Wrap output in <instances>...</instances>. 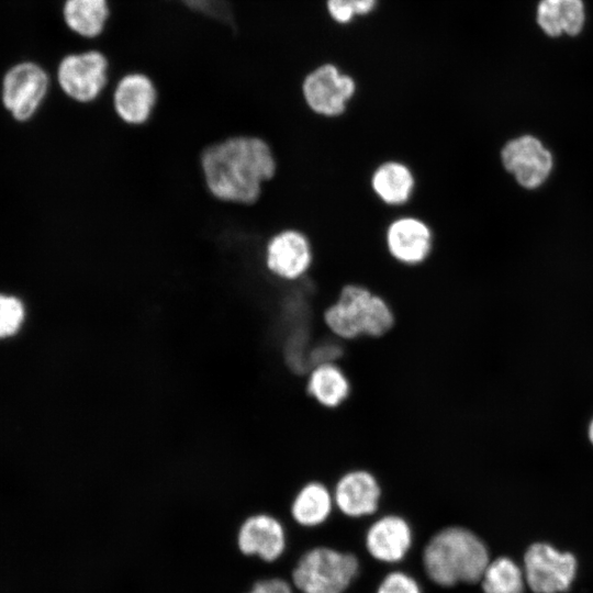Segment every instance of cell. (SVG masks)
<instances>
[{
    "instance_id": "6da1fadb",
    "label": "cell",
    "mask_w": 593,
    "mask_h": 593,
    "mask_svg": "<svg viewBox=\"0 0 593 593\" xmlns=\"http://www.w3.org/2000/svg\"><path fill=\"white\" fill-rule=\"evenodd\" d=\"M208 192L221 202L250 205L277 171L272 148L255 135H232L208 145L200 155Z\"/></svg>"
},
{
    "instance_id": "7a4b0ae2",
    "label": "cell",
    "mask_w": 593,
    "mask_h": 593,
    "mask_svg": "<svg viewBox=\"0 0 593 593\" xmlns=\"http://www.w3.org/2000/svg\"><path fill=\"white\" fill-rule=\"evenodd\" d=\"M423 562L435 583L451 586L480 581L489 564V553L484 542L470 529L448 526L428 540Z\"/></svg>"
},
{
    "instance_id": "3957f363",
    "label": "cell",
    "mask_w": 593,
    "mask_h": 593,
    "mask_svg": "<svg viewBox=\"0 0 593 593\" xmlns=\"http://www.w3.org/2000/svg\"><path fill=\"white\" fill-rule=\"evenodd\" d=\"M323 321L338 339L360 337L379 338L388 334L395 323L391 305L381 295L365 286L348 283L329 304Z\"/></svg>"
},
{
    "instance_id": "277c9868",
    "label": "cell",
    "mask_w": 593,
    "mask_h": 593,
    "mask_svg": "<svg viewBox=\"0 0 593 593\" xmlns=\"http://www.w3.org/2000/svg\"><path fill=\"white\" fill-rule=\"evenodd\" d=\"M54 86L69 101L88 105L109 89L112 61L98 45H82L64 53L52 68Z\"/></svg>"
},
{
    "instance_id": "5b68a950",
    "label": "cell",
    "mask_w": 593,
    "mask_h": 593,
    "mask_svg": "<svg viewBox=\"0 0 593 593\" xmlns=\"http://www.w3.org/2000/svg\"><path fill=\"white\" fill-rule=\"evenodd\" d=\"M55 89L52 69L35 58L11 63L0 77V104L16 122L32 120Z\"/></svg>"
},
{
    "instance_id": "8992f818",
    "label": "cell",
    "mask_w": 593,
    "mask_h": 593,
    "mask_svg": "<svg viewBox=\"0 0 593 593\" xmlns=\"http://www.w3.org/2000/svg\"><path fill=\"white\" fill-rule=\"evenodd\" d=\"M358 572L357 558L328 547L306 551L292 572L302 593H343Z\"/></svg>"
},
{
    "instance_id": "52a82bcc",
    "label": "cell",
    "mask_w": 593,
    "mask_h": 593,
    "mask_svg": "<svg viewBox=\"0 0 593 593\" xmlns=\"http://www.w3.org/2000/svg\"><path fill=\"white\" fill-rule=\"evenodd\" d=\"M111 107L115 116L130 126L150 121L159 101L154 77L142 68L124 70L111 87Z\"/></svg>"
},
{
    "instance_id": "ba28073f",
    "label": "cell",
    "mask_w": 593,
    "mask_h": 593,
    "mask_svg": "<svg viewBox=\"0 0 593 593\" xmlns=\"http://www.w3.org/2000/svg\"><path fill=\"white\" fill-rule=\"evenodd\" d=\"M524 561L526 581L535 593L566 592L575 577V558L548 544L532 545Z\"/></svg>"
},
{
    "instance_id": "9c48e42d",
    "label": "cell",
    "mask_w": 593,
    "mask_h": 593,
    "mask_svg": "<svg viewBox=\"0 0 593 593\" xmlns=\"http://www.w3.org/2000/svg\"><path fill=\"white\" fill-rule=\"evenodd\" d=\"M501 161L517 183L528 190L540 187L553 166L550 150L528 134L508 141L501 149Z\"/></svg>"
},
{
    "instance_id": "30bf717a",
    "label": "cell",
    "mask_w": 593,
    "mask_h": 593,
    "mask_svg": "<svg viewBox=\"0 0 593 593\" xmlns=\"http://www.w3.org/2000/svg\"><path fill=\"white\" fill-rule=\"evenodd\" d=\"M312 261V245L299 230H281L265 245V266L268 272L280 280L295 281L302 278L311 268Z\"/></svg>"
},
{
    "instance_id": "8fae6325",
    "label": "cell",
    "mask_w": 593,
    "mask_h": 593,
    "mask_svg": "<svg viewBox=\"0 0 593 593\" xmlns=\"http://www.w3.org/2000/svg\"><path fill=\"white\" fill-rule=\"evenodd\" d=\"M335 508L349 518L377 513L382 500V485L377 475L365 468L343 472L332 486Z\"/></svg>"
},
{
    "instance_id": "7c38bea8",
    "label": "cell",
    "mask_w": 593,
    "mask_h": 593,
    "mask_svg": "<svg viewBox=\"0 0 593 593\" xmlns=\"http://www.w3.org/2000/svg\"><path fill=\"white\" fill-rule=\"evenodd\" d=\"M355 89L350 77L340 74L332 65H324L305 78L303 97L314 113L334 118L344 113Z\"/></svg>"
},
{
    "instance_id": "4fadbf2b",
    "label": "cell",
    "mask_w": 593,
    "mask_h": 593,
    "mask_svg": "<svg viewBox=\"0 0 593 593\" xmlns=\"http://www.w3.org/2000/svg\"><path fill=\"white\" fill-rule=\"evenodd\" d=\"M235 542L243 556L273 562L286 550L287 533L276 516L269 513H255L243 519L236 530Z\"/></svg>"
},
{
    "instance_id": "5bb4252c",
    "label": "cell",
    "mask_w": 593,
    "mask_h": 593,
    "mask_svg": "<svg viewBox=\"0 0 593 593\" xmlns=\"http://www.w3.org/2000/svg\"><path fill=\"white\" fill-rule=\"evenodd\" d=\"M390 256L400 264L415 266L424 262L433 248V232L428 224L412 215L390 222L384 234Z\"/></svg>"
},
{
    "instance_id": "9a60e30c",
    "label": "cell",
    "mask_w": 593,
    "mask_h": 593,
    "mask_svg": "<svg viewBox=\"0 0 593 593\" xmlns=\"http://www.w3.org/2000/svg\"><path fill=\"white\" fill-rule=\"evenodd\" d=\"M59 16L66 31L83 45L101 40L113 16L111 0H61Z\"/></svg>"
},
{
    "instance_id": "2e32d148",
    "label": "cell",
    "mask_w": 593,
    "mask_h": 593,
    "mask_svg": "<svg viewBox=\"0 0 593 593\" xmlns=\"http://www.w3.org/2000/svg\"><path fill=\"white\" fill-rule=\"evenodd\" d=\"M413 541L410 523L398 514H385L374 519L366 532L368 552L382 562L401 561Z\"/></svg>"
},
{
    "instance_id": "e0dca14e",
    "label": "cell",
    "mask_w": 593,
    "mask_h": 593,
    "mask_svg": "<svg viewBox=\"0 0 593 593\" xmlns=\"http://www.w3.org/2000/svg\"><path fill=\"white\" fill-rule=\"evenodd\" d=\"M305 389L316 404L335 410L349 398L351 383L343 367L336 361H328L309 368Z\"/></svg>"
},
{
    "instance_id": "ac0fdd59",
    "label": "cell",
    "mask_w": 593,
    "mask_h": 593,
    "mask_svg": "<svg viewBox=\"0 0 593 593\" xmlns=\"http://www.w3.org/2000/svg\"><path fill=\"white\" fill-rule=\"evenodd\" d=\"M335 508L332 488L320 480H310L300 485L290 502V515L302 527L324 524Z\"/></svg>"
},
{
    "instance_id": "d6986e66",
    "label": "cell",
    "mask_w": 593,
    "mask_h": 593,
    "mask_svg": "<svg viewBox=\"0 0 593 593\" xmlns=\"http://www.w3.org/2000/svg\"><path fill=\"white\" fill-rule=\"evenodd\" d=\"M415 183L411 168L400 160H385L379 164L370 177L373 193L389 206L407 203L413 195Z\"/></svg>"
},
{
    "instance_id": "ffe728a7",
    "label": "cell",
    "mask_w": 593,
    "mask_h": 593,
    "mask_svg": "<svg viewBox=\"0 0 593 593\" xmlns=\"http://www.w3.org/2000/svg\"><path fill=\"white\" fill-rule=\"evenodd\" d=\"M536 21L549 36L577 35L585 22L584 3L582 0H540Z\"/></svg>"
},
{
    "instance_id": "44dd1931",
    "label": "cell",
    "mask_w": 593,
    "mask_h": 593,
    "mask_svg": "<svg viewBox=\"0 0 593 593\" xmlns=\"http://www.w3.org/2000/svg\"><path fill=\"white\" fill-rule=\"evenodd\" d=\"M481 581L484 593H524L523 573L506 557L489 562Z\"/></svg>"
},
{
    "instance_id": "7402d4cb",
    "label": "cell",
    "mask_w": 593,
    "mask_h": 593,
    "mask_svg": "<svg viewBox=\"0 0 593 593\" xmlns=\"http://www.w3.org/2000/svg\"><path fill=\"white\" fill-rule=\"evenodd\" d=\"M23 318L22 302L15 296L0 294V337L16 333Z\"/></svg>"
},
{
    "instance_id": "603a6c76",
    "label": "cell",
    "mask_w": 593,
    "mask_h": 593,
    "mask_svg": "<svg viewBox=\"0 0 593 593\" xmlns=\"http://www.w3.org/2000/svg\"><path fill=\"white\" fill-rule=\"evenodd\" d=\"M376 0H328L331 15L340 23H346L356 14L369 12Z\"/></svg>"
},
{
    "instance_id": "cb8c5ba5",
    "label": "cell",
    "mask_w": 593,
    "mask_h": 593,
    "mask_svg": "<svg viewBox=\"0 0 593 593\" xmlns=\"http://www.w3.org/2000/svg\"><path fill=\"white\" fill-rule=\"evenodd\" d=\"M377 593H422L418 583L404 572H392L380 583Z\"/></svg>"
},
{
    "instance_id": "d4e9b609",
    "label": "cell",
    "mask_w": 593,
    "mask_h": 593,
    "mask_svg": "<svg viewBox=\"0 0 593 593\" xmlns=\"http://www.w3.org/2000/svg\"><path fill=\"white\" fill-rule=\"evenodd\" d=\"M342 353L343 349L338 344L324 342L311 349L309 353V365L312 367L321 362L337 361Z\"/></svg>"
},
{
    "instance_id": "484cf974",
    "label": "cell",
    "mask_w": 593,
    "mask_h": 593,
    "mask_svg": "<svg viewBox=\"0 0 593 593\" xmlns=\"http://www.w3.org/2000/svg\"><path fill=\"white\" fill-rule=\"evenodd\" d=\"M246 593H292L291 585L280 578L256 581Z\"/></svg>"
},
{
    "instance_id": "4316f807",
    "label": "cell",
    "mask_w": 593,
    "mask_h": 593,
    "mask_svg": "<svg viewBox=\"0 0 593 593\" xmlns=\"http://www.w3.org/2000/svg\"><path fill=\"white\" fill-rule=\"evenodd\" d=\"M589 438H590L591 443L593 444V419H592V422L590 423V426H589Z\"/></svg>"
}]
</instances>
